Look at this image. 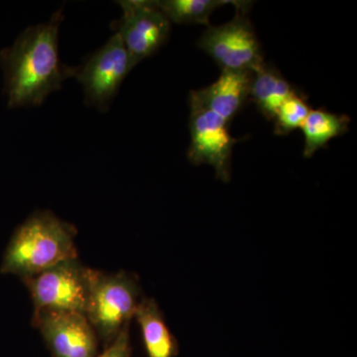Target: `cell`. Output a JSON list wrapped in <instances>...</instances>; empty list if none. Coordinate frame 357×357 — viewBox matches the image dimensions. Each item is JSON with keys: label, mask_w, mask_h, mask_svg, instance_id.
Here are the masks:
<instances>
[{"label": "cell", "mask_w": 357, "mask_h": 357, "mask_svg": "<svg viewBox=\"0 0 357 357\" xmlns=\"http://www.w3.org/2000/svg\"><path fill=\"white\" fill-rule=\"evenodd\" d=\"M63 20L62 10L56 11L50 20L28 27L13 47L1 52L10 109L38 107L70 77V67L59 56V28Z\"/></svg>", "instance_id": "cell-1"}, {"label": "cell", "mask_w": 357, "mask_h": 357, "mask_svg": "<svg viewBox=\"0 0 357 357\" xmlns=\"http://www.w3.org/2000/svg\"><path fill=\"white\" fill-rule=\"evenodd\" d=\"M76 227L52 211H35L14 232L2 272L25 280L64 260L76 258Z\"/></svg>", "instance_id": "cell-2"}, {"label": "cell", "mask_w": 357, "mask_h": 357, "mask_svg": "<svg viewBox=\"0 0 357 357\" xmlns=\"http://www.w3.org/2000/svg\"><path fill=\"white\" fill-rule=\"evenodd\" d=\"M140 301V284L135 275L89 269L84 316L105 347L114 342L124 326L130 325Z\"/></svg>", "instance_id": "cell-3"}, {"label": "cell", "mask_w": 357, "mask_h": 357, "mask_svg": "<svg viewBox=\"0 0 357 357\" xmlns=\"http://www.w3.org/2000/svg\"><path fill=\"white\" fill-rule=\"evenodd\" d=\"M89 269L79 257L70 258L23 280L31 295L34 312H74L84 314Z\"/></svg>", "instance_id": "cell-4"}, {"label": "cell", "mask_w": 357, "mask_h": 357, "mask_svg": "<svg viewBox=\"0 0 357 357\" xmlns=\"http://www.w3.org/2000/svg\"><path fill=\"white\" fill-rule=\"evenodd\" d=\"M130 70L128 51L115 33L83 64L70 67V77H76L83 86L86 105L105 112Z\"/></svg>", "instance_id": "cell-5"}, {"label": "cell", "mask_w": 357, "mask_h": 357, "mask_svg": "<svg viewBox=\"0 0 357 357\" xmlns=\"http://www.w3.org/2000/svg\"><path fill=\"white\" fill-rule=\"evenodd\" d=\"M220 26H210L198 46L213 59L222 70L255 72L264 64L259 40L245 13Z\"/></svg>", "instance_id": "cell-6"}, {"label": "cell", "mask_w": 357, "mask_h": 357, "mask_svg": "<svg viewBox=\"0 0 357 357\" xmlns=\"http://www.w3.org/2000/svg\"><path fill=\"white\" fill-rule=\"evenodd\" d=\"M117 3L122 15L112 23V27L121 37L132 70L165 44L171 22L152 0H122Z\"/></svg>", "instance_id": "cell-7"}, {"label": "cell", "mask_w": 357, "mask_h": 357, "mask_svg": "<svg viewBox=\"0 0 357 357\" xmlns=\"http://www.w3.org/2000/svg\"><path fill=\"white\" fill-rule=\"evenodd\" d=\"M191 144L188 159L195 165L208 164L223 182L230 178L232 148L237 139L229 133V122L204 107L190 93Z\"/></svg>", "instance_id": "cell-8"}, {"label": "cell", "mask_w": 357, "mask_h": 357, "mask_svg": "<svg viewBox=\"0 0 357 357\" xmlns=\"http://www.w3.org/2000/svg\"><path fill=\"white\" fill-rule=\"evenodd\" d=\"M32 324L53 357H95L98 354L100 340L83 314L42 311L33 314Z\"/></svg>", "instance_id": "cell-9"}, {"label": "cell", "mask_w": 357, "mask_h": 357, "mask_svg": "<svg viewBox=\"0 0 357 357\" xmlns=\"http://www.w3.org/2000/svg\"><path fill=\"white\" fill-rule=\"evenodd\" d=\"M252 77V72L222 70L215 83L191 93L204 107L230 123L249 100Z\"/></svg>", "instance_id": "cell-10"}, {"label": "cell", "mask_w": 357, "mask_h": 357, "mask_svg": "<svg viewBox=\"0 0 357 357\" xmlns=\"http://www.w3.org/2000/svg\"><path fill=\"white\" fill-rule=\"evenodd\" d=\"M134 318L140 326L148 357L177 356V342L169 331L156 301L141 299Z\"/></svg>", "instance_id": "cell-11"}, {"label": "cell", "mask_w": 357, "mask_h": 357, "mask_svg": "<svg viewBox=\"0 0 357 357\" xmlns=\"http://www.w3.org/2000/svg\"><path fill=\"white\" fill-rule=\"evenodd\" d=\"M297 91L276 68L264 63L253 72L249 100L263 116L273 121L282 103Z\"/></svg>", "instance_id": "cell-12"}, {"label": "cell", "mask_w": 357, "mask_h": 357, "mask_svg": "<svg viewBox=\"0 0 357 357\" xmlns=\"http://www.w3.org/2000/svg\"><path fill=\"white\" fill-rule=\"evenodd\" d=\"M351 119L345 114H333L326 109H311L301 126L304 135L305 158H311L317 151L328 146L333 138L349 131Z\"/></svg>", "instance_id": "cell-13"}, {"label": "cell", "mask_w": 357, "mask_h": 357, "mask_svg": "<svg viewBox=\"0 0 357 357\" xmlns=\"http://www.w3.org/2000/svg\"><path fill=\"white\" fill-rule=\"evenodd\" d=\"M232 4L236 11L248 13L250 2L236 0H158L155 4L170 22L178 24H203L210 27V17L215 9Z\"/></svg>", "instance_id": "cell-14"}, {"label": "cell", "mask_w": 357, "mask_h": 357, "mask_svg": "<svg viewBox=\"0 0 357 357\" xmlns=\"http://www.w3.org/2000/svg\"><path fill=\"white\" fill-rule=\"evenodd\" d=\"M310 105L305 96L299 91L287 98L275 115L274 133L276 135H288L296 129L301 128L309 114Z\"/></svg>", "instance_id": "cell-15"}, {"label": "cell", "mask_w": 357, "mask_h": 357, "mask_svg": "<svg viewBox=\"0 0 357 357\" xmlns=\"http://www.w3.org/2000/svg\"><path fill=\"white\" fill-rule=\"evenodd\" d=\"M95 357H131L129 325L124 326L114 342L105 347V351L100 354L98 352Z\"/></svg>", "instance_id": "cell-16"}]
</instances>
